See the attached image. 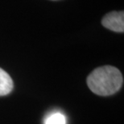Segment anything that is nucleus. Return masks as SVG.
Wrapping results in <instances>:
<instances>
[{
  "mask_svg": "<svg viewBox=\"0 0 124 124\" xmlns=\"http://www.w3.org/2000/svg\"><path fill=\"white\" fill-rule=\"evenodd\" d=\"M123 77L120 70L112 66L96 68L87 78V85L94 94L100 96L114 94L121 89Z\"/></svg>",
  "mask_w": 124,
  "mask_h": 124,
  "instance_id": "f257e3e1",
  "label": "nucleus"
},
{
  "mask_svg": "<svg viewBox=\"0 0 124 124\" xmlns=\"http://www.w3.org/2000/svg\"><path fill=\"white\" fill-rule=\"evenodd\" d=\"M102 24L104 27L114 32H124V12L111 11L108 13L102 19Z\"/></svg>",
  "mask_w": 124,
  "mask_h": 124,
  "instance_id": "f03ea898",
  "label": "nucleus"
},
{
  "mask_svg": "<svg viewBox=\"0 0 124 124\" xmlns=\"http://www.w3.org/2000/svg\"><path fill=\"white\" fill-rule=\"evenodd\" d=\"M12 78L4 70L0 68V96L8 94L13 90Z\"/></svg>",
  "mask_w": 124,
  "mask_h": 124,
  "instance_id": "7ed1b4c3",
  "label": "nucleus"
},
{
  "mask_svg": "<svg viewBox=\"0 0 124 124\" xmlns=\"http://www.w3.org/2000/svg\"><path fill=\"white\" fill-rule=\"evenodd\" d=\"M44 124H66V118L61 113L56 112L47 117Z\"/></svg>",
  "mask_w": 124,
  "mask_h": 124,
  "instance_id": "20e7f679",
  "label": "nucleus"
},
{
  "mask_svg": "<svg viewBox=\"0 0 124 124\" xmlns=\"http://www.w3.org/2000/svg\"><path fill=\"white\" fill-rule=\"evenodd\" d=\"M52 1H57V0H52Z\"/></svg>",
  "mask_w": 124,
  "mask_h": 124,
  "instance_id": "39448f33",
  "label": "nucleus"
}]
</instances>
